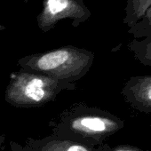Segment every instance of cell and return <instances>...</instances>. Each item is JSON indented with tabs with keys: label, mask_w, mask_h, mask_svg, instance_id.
Segmentation results:
<instances>
[{
	"label": "cell",
	"mask_w": 151,
	"mask_h": 151,
	"mask_svg": "<svg viewBox=\"0 0 151 151\" xmlns=\"http://www.w3.org/2000/svg\"><path fill=\"white\" fill-rule=\"evenodd\" d=\"M149 7H151V0H127L124 22L134 25L137 21L143 17Z\"/></svg>",
	"instance_id": "5"
},
{
	"label": "cell",
	"mask_w": 151,
	"mask_h": 151,
	"mask_svg": "<svg viewBox=\"0 0 151 151\" xmlns=\"http://www.w3.org/2000/svg\"><path fill=\"white\" fill-rule=\"evenodd\" d=\"M147 97H148V99L151 101V88L148 90V93H147Z\"/></svg>",
	"instance_id": "8"
},
{
	"label": "cell",
	"mask_w": 151,
	"mask_h": 151,
	"mask_svg": "<svg viewBox=\"0 0 151 151\" xmlns=\"http://www.w3.org/2000/svg\"><path fill=\"white\" fill-rule=\"evenodd\" d=\"M74 86V83L21 69L12 75L6 91V101L17 108L40 107L53 101L63 90H72Z\"/></svg>",
	"instance_id": "2"
},
{
	"label": "cell",
	"mask_w": 151,
	"mask_h": 151,
	"mask_svg": "<svg viewBox=\"0 0 151 151\" xmlns=\"http://www.w3.org/2000/svg\"><path fill=\"white\" fill-rule=\"evenodd\" d=\"M60 145L61 151H90L82 144H78L77 142L71 140L60 139Z\"/></svg>",
	"instance_id": "6"
},
{
	"label": "cell",
	"mask_w": 151,
	"mask_h": 151,
	"mask_svg": "<svg viewBox=\"0 0 151 151\" xmlns=\"http://www.w3.org/2000/svg\"><path fill=\"white\" fill-rule=\"evenodd\" d=\"M42 151H61L60 145V139L52 140V141L47 142L42 147Z\"/></svg>",
	"instance_id": "7"
},
{
	"label": "cell",
	"mask_w": 151,
	"mask_h": 151,
	"mask_svg": "<svg viewBox=\"0 0 151 151\" xmlns=\"http://www.w3.org/2000/svg\"><path fill=\"white\" fill-rule=\"evenodd\" d=\"M116 151H132V150H126V149H120V150H116Z\"/></svg>",
	"instance_id": "9"
},
{
	"label": "cell",
	"mask_w": 151,
	"mask_h": 151,
	"mask_svg": "<svg viewBox=\"0 0 151 151\" xmlns=\"http://www.w3.org/2000/svg\"><path fill=\"white\" fill-rule=\"evenodd\" d=\"M93 60L92 52L68 45L22 57L18 60V64L22 69L74 83L87 73Z\"/></svg>",
	"instance_id": "1"
},
{
	"label": "cell",
	"mask_w": 151,
	"mask_h": 151,
	"mask_svg": "<svg viewBox=\"0 0 151 151\" xmlns=\"http://www.w3.org/2000/svg\"><path fill=\"white\" fill-rule=\"evenodd\" d=\"M56 135L60 137L65 133V137L80 138L93 137L107 131L108 123L105 119L92 116V115H79L77 109L69 113L60 120L58 124Z\"/></svg>",
	"instance_id": "4"
},
{
	"label": "cell",
	"mask_w": 151,
	"mask_h": 151,
	"mask_svg": "<svg viewBox=\"0 0 151 151\" xmlns=\"http://www.w3.org/2000/svg\"><path fill=\"white\" fill-rule=\"evenodd\" d=\"M92 13L83 0H44L43 9L37 16L38 28L46 33L65 19L72 20V26L77 28L86 22Z\"/></svg>",
	"instance_id": "3"
}]
</instances>
